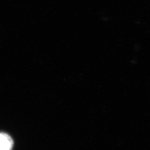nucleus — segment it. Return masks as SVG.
I'll return each mask as SVG.
<instances>
[{"label":"nucleus","mask_w":150,"mask_h":150,"mask_svg":"<svg viewBox=\"0 0 150 150\" xmlns=\"http://www.w3.org/2000/svg\"><path fill=\"white\" fill-rule=\"evenodd\" d=\"M13 146L11 137L6 133H0V150H11Z\"/></svg>","instance_id":"f257e3e1"}]
</instances>
